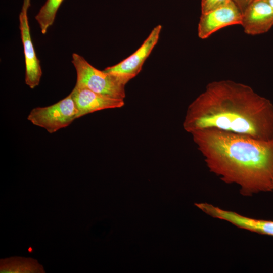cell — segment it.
Masks as SVG:
<instances>
[{"instance_id":"obj_4","label":"cell","mask_w":273,"mask_h":273,"mask_svg":"<svg viewBox=\"0 0 273 273\" xmlns=\"http://www.w3.org/2000/svg\"><path fill=\"white\" fill-rule=\"evenodd\" d=\"M78 113L75 102L70 93L52 105L33 109L27 119L33 125L53 133L71 124L78 118Z\"/></svg>"},{"instance_id":"obj_1","label":"cell","mask_w":273,"mask_h":273,"mask_svg":"<svg viewBox=\"0 0 273 273\" xmlns=\"http://www.w3.org/2000/svg\"><path fill=\"white\" fill-rule=\"evenodd\" d=\"M183 127L189 133L206 129L273 138V104L250 86L230 80L209 83L188 106Z\"/></svg>"},{"instance_id":"obj_9","label":"cell","mask_w":273,"mask_h":273,"mask_svg":"<svg viewBox=\"0 0 273 273\" xmlns=\"http://www.w3.org/2000/svg\"><path fill=\"white\" fill-rule=\"evenodd\" d=\"M71 94L78 111V118L97 111L124 105V100L105 96L85 88L75 86Z\"/></svg>"},{"instance_id":"obj_5","label":"cell","mask_w":273,"mask_h":273,"mask_svg":"<svg viewBox=\"0 0 273 273\" xmlns=\"http://www.w3.org/2000/svg\"><path fill=\"white\" fill-rule=\"evenodd\" d=\"M162 26H155L141 47L119 63L106 68L104 71L113 75L122 83L126 84L141 71L143 65L157 44Z\"/></svg>"},{"instance_id":"obj_2","label":"cell","mask_w":273,"mask_h":273,"mask_svg":"<svg viewBox=\"0 0 273 273\" xmlns=\"http://www.w3.org/2000/svg\"><path fill=\"white\" fill-rule=\"evenodd\" d=\"M191 134L210 172L239 186L242 195L273 192V138L259 140L215 128Z\"/></svg>"},{"instance_id":"obj_7","label":"cell","mask_w":273,"mask_h":273,"mask_svg":"<svg viewBox=\"0 0 273 273\" xmlns=\"http://www.w3.org/2000/svg\"><path fill=\"white\" fill-rule=\"evenodd\" d=\"M245 33L259 35L273 26V7L268 0H254L242 13L241 24Z\"/></svg>"},{"instance_id":"obj_11","label":"cell","mask_w":273,"mask_h":273,"mask_svg":"<svg viewBox=\"0 0 273 273\" xmlns=\"http://www.w3.org/2000/svg\"><path fill=\"white\" fill-rule=\"evenodd\" d=\"M64 0H47L35 16L41 32L45 34L53 24L57 12Z\"/></svg>"},{"instance_id":"obj_8","label":"cell","mask_w":273,"mask_h":273,"mask_svg":"<svg viewBox=\"0 0 273 273\" xmlns=\"http://www.w3.org/2000/svg\"><path fill=\"white\" fill-rule=\"evenodd\" d=\"M19 28L25 57V81L26 85L33 89L39 85L42 72L40 61L36 56L32 43L27 13L21 11L19 15Z\"/></svg>"},{"instance_id":"obj_10","label":"cell","mask_w":273,"mask_h":273,"mask_svg":"<svg viewBox=\"0 0 273 273\" xmlns=\"http://www.w3.org/2000/svg\"><path fill=\"white\" fill-rule=\"evenodd\" d=\"M1 273H42L43 266L36 260L30 258L13 257L1 259Z\"/></svg>"},{"instance_id":"obj_13","label":"cell","mask_w":273,"mask_h":273,"mask_svg":"<svg viewBox=\"0 0 273 273\" xmlns=\"http://www.w3.org/2000/svg\"><path fill=\"white\" fill-rule=\"evenodd\" d=\"M243 13L246 8L254 0H233Z\"/></svg>"},{"instance_id":"obj_3","label":"cell","mask_w":273,"mask_h":273,"mask_svg":"<svg viewBox=\"0 0 273 273\" xmlns=\"http://www.w3.org/2000/svg\"><path fill=\"white\" fill-rule=\"evenodd\" d=\"M71 61L77 74L75 87L85 88L105 96L124 100L125 85L114 76L96 68L82 56L75 53L72 54Z\"/></svg>"},{"instance_id":"obj_15","label":"cell","mask_w":273,"mask_h":273,"mask_svg":"<svg viewBox=\"0 0 273 273\" xmlns=\"http://www.w3.org/2000/svg\"><path fill=\"white\" fill-rule=\"evenodd\" d=\"M270 4L273 7V0H268Z\"/></svg>"},{"instance_id":"obj_14","label":"cell","mask_w":273,"mask_h":273,"mask_svg":"<svg viewBox=\"0 0 273 273\" xmlns=\"http://www.w3.org/2000/svg\"><path fill=\"white\" fill-rule=\"evenodd\" d=\"M30 6V0H23L21 11L27 13L28 9Z\"/></svg>"},{"instance_id":"obj_6","label":"cell","mask_w":273,"mask_h":273,"mask_svg":"<svg viewBox=\"0 0 273 273\" xmlns=\"http://www.w3.org/2000/svg\"><path fill=\"white\" fill-rule=\"evenodd\" d=\"M242 12L236 3L230 0L225 4L204 13H201L198 27V35L206 39L221 28L241 25Z\"/></svg>"},{"instance_id":"obj_12","label":"cell","mask_w":273,"mask_h":273,"mask_svg":"<svg viewBox=\"0 0 273 273\" xmlns=\"http://www.w3.org/2000/svg\"><path fill=\"white\" fill-rule=\"evenodd\" d=\"M230 0H201V13H204L219 7Z\"/></svg>"}]
</instances>
